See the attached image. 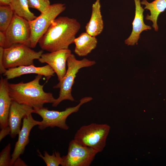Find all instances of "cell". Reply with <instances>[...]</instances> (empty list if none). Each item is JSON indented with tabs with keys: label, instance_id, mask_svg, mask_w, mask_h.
<instances>
[{
	"label": "cell",
	"instance_id": "d6986e66",
	"mask_svg": "<svg viewBox=\"0 0 166 166\" xmlns=\"http://www.w3.org/2000/svg\"><path fill=\"white\" fill-rule=\"evenodd\" d=\"M10 6L14 14L29 21L37 17L30 10L28 0H10Z\"/></svg>",
	"mask_w": 166,
	"mask_h": 166
},
{
	"label": "cell",
	"instance_id": "3957f363",
	"mask_svg": "<svg viewBox=\"0 0 166 166\" xmlns=\"http://www.w3.org/2000/svg\"><path fill=\"white\" fill-rule=\"evenodd\" d=\"M96 63L95 61L85 58L81 60H78L73 54H71L67 60V69L65 75L61 82H58L53 87L54 89L59 88L60 92L58 97L56 99L52 104L53 107L57 106L65 100L75 101L71 92L76 74L80 69L92 66Z\"/></svg>",
	"mask_w": 166,
	"mask_h": 166
},
{
	"label": "cell",
	"instance_id": "5b68a950",
	"mask_svg": "<svg viewBox=\"0 0 166 166\" xmlns=\"http://www.w3.org/2000/svg\"><path fill=\"white\" fill-rule=\"evenodd\" d=\"M93 100L90 97H85L79 101V103L76 106L68 107L63 111L49 110L47 108H42L33 109V113L39 115L42 118L38 128L40 130H43L50 127L53 128L55 127L67 130L69 126L66 123L67 117L71 114L76 113L79 110L81 106L83 104L89 102Z\"/></svg>",
	"mask_w": 166,
	"mask_h": 166
},
{
	"label": "cell",
	"instance_id": "8fae6325",
	"mask_svg": "<svg viewBox=\"0 0 166 166\" xmlns=\"http://www.w3.org/2000/svg\"><path fill=\"white\" fill-rule=\"evenodd\" d=\"M40 123V121L35 120L33 118L31 113L23 118L22 128L18 134V140L11 156L10 166H13L20 155L23 154L25 147L29 142L30 132L33 127L38 125Z\"/></svg>",
	"mask_w": 166,
	"mask_h": 166
},
{
	"label": "cell",
	"instance_id": "8992f818",
	"mask_svg": "<svg viewBox=\"0 0 166 166\" xmlns=\"http://www.w3.org/2000/svg\"><path fill=\"white\" fill-rule=\"evenodd\" d=\"M43 53L42 49L36 51L25 44H17L4 48L3 65L6 69L34 64Z\"/></svg>",
	"mask_w": 166,
	"mask_h": 166
},
{
	"label": "cell",
	"instance_id": "52a82bcc",
	"mask_svg": "<svg viewBox=\"0 0 166 166\" xmlns=\"http://www.w3.org/2000/svg\"><path fill=\"white\" fill-rule=\"evenodd\" d=\"M65 4L61 3L50 5L40 15L29 21L31 29V48L35 47L57 17L65 9Z\"/></svg>",
	"mask_w": 166,
	"mask_h": 166
},
{
	"label": "cell",
	"instance_id": "4316f807",
	"mask_svg": "<svg viewBox=\"0 0 166 166\" xmlns=\"http://www.w3.org/2000/svg\"><path fill=\"white\" fill-rule=\"evenodd\" d=\"M14 166H27L26 164L20 158H18L15 161L14 164Z\"/></svg>",
	"mask_w": 166,
	"mask_h": 166
},
{
	"label": "cell",
	"instance_id": "ac0fdd59",
	"mask_svg": "<svg viewBox=\"0 0 166 166\" xmlns=\"http://www.w3.org/2000/svg\"><path fill=\"white\" fill-rule=\"evenodd\" d=\"M141 4L145 6L144 9L149 10L150 15L147 14L145 19L151 21L153 23L152 26L155 31L158 30L157 21L159 15L166 9V0H155L151 2L147 0H143Z\"/></svg>",
	"mask_w": 166,
	"mask_h": 166
},
{
	"label": "cell",
	"instance_id": "5bb4252c",
	"mask_svg": "<svg viewBox=\"0 0 166 166\" xmlns=\"http://www.w3.org/2000/svg\"><path fill=\"white\" fill-rule=\"evenodd\" d=\"M135 5V16L132 23V30L129 37L125 41L128 45L137 44L140 34L144 31L151 29V27L145 24L144 21V9L141 6L140 0H134Z\"/></svg>",
	"mask_w": 166,
	"mask_h": 166
},
{
	"label": "cell",
	"instance_id": "6da1fadb",
	"mask_svg": "<svg viewBox=\"0 0 166 166\" xmlns=\"http://www.w3.org/2000/svg\"><path fill=\"white\" fill-rule=\"evenodd\" d=\"M81 26L80 23L74 18L67 16L56 18L39 40L40 47L50 52L69 49L74 43Z\"/></svg>",
	"mask_w": 166,
	"mask_h": 166
},
{
	"label": "cell",
	"instance_id": "2e32d148",
	"mask_svg": "<svg viewBox=\"0 0 166 166\" xmlns=\"http://www.w3.org/2000/svg\"><path fill=\"white\" fill-rule=\"evenodd\" d=\"M100 1L96 0L93 4L91 17L85 27L86 32L95 37L101 33L104 28Z\"/></svg>",
	"mask_w": 166,
	"mask_h": 166
},
{
	"label": "cell",
	"instance_id": "9a60e30c",
	"mask_svg": "<svg viewBox=\"0 0 166 166\" xmlns=\"http://www.w3.org/2000/svg\"><path fill=\"white\" fill-rule=\"evenodd\" d=\"M8 80L0 77V127L8 125V120L12 100L10 96Z\"/></svg>",
	"mask_w": 166,
	"mask_h": 166
},
{
	"label": "cell",
	"instance_id": "cb8c5ba5",
	"mask_svg": "<svg viewBox=\"0 0 166 166\" xmlns=\"http://www.w3.org/2000/svg\"><path fill=\"white\" fill-rule=\"evenodd\" d=\"M4 48L0 46V73L3 74L7 69L4 67L3 65V51Z\"/></svg>",
	"mask_w": 166,
	"mask_h": 166
},
{
	"label": "cell",
	"instance_id": "44dd1931",
	"mask_svg": "<svg viewBox=\"0 0 166 166\" xmlns=\"http://www.w3.org/2000/svg\"><path fill=\"white\" fill-rule=\"evenodd\" d=\"M38 156L42 158L47 166H58L61 165L62 162V156L58 152L53 151L52 155H50L46 151H44L43 156L39 150H37Z\"/></svg>",
	"mask_w": 166,
	"mask_h": 166
},
{
	"label": "cell",
	"instance_id": "484cf974",
	"mask_svg": "<svg viewBox=\"0 0 166 166\" xmlns=\"http://www.w3.org/2000/svg\"><path fill=\"white\" fill-rule=\"evenodd\" d=\"M6 44V39L5 33L0 31V46L5 48Z\"/></svg>",
	"mask_w": 166,
	"mask_h": 166
},
{
	"label": "cell",
	"instance_id": "7c38bea8",
	"mask_svg": "<svg viewBox=\"0 0 166 166\" xmlns=\"http://www.w3.org/2000/svg\"><path fill=\"white\" fill-rule=\"evenodd\" d=\"M33 108L12 101L8 117V124L11 129L10 136L14 138L18 134L22 125V119L33 113Z\"/></svg>",
	"mask_w": 166,
	"mask_h": 166
},
{
	"label": "cell",
	"instance_id": "7402d4cb",
	"mask_svg": "<svg viewBox=\"0 0 166 166\" xmlns=\"http://www.w3.org/2000/svg\"><path fill=\"white\" fill-rule=\"evenodd\" d=\"M29 8L37 9L41 13L43 12L50 5L49 0H28Z\"/></svg>",
	"mask_w": 166,
	"mask_h": 166
},
{
	"label": "cell",
	"instance_id": "ba28073f",
	"mask_svg": "<svg viewBox=\"0 0 166 166\" xmlns=\"http://www.w3.org/2000/svg\"><path fill=\"white\" fill-rule=\"evenodd\" d=\"M98 152L81 145L73 139L69 142L67 155L62 156V166H89Z\"/></svg>",
	"mask_w": 166,
	"mask_h": 166
},
{
	"label": "cell",
	"instance_id": "277c9868",
	"mask_svg": "<svg viewBox=\"0 0 166 166\" xmlns=\"http://www.w3.org/2000/svg\"><path fill=\"white\" fill-rule=\"evenodd\" d=\"M110 129V126L106 124L92 123L84 125L77 131L73 140L81 145L91 148L100 152L106 145Z\"/></svg>",
	"mask_w": 166,
	"mask_h": 166
},
{
	"label": "cell",
	"instance_id": "83f0119b",
	"mask_svg": "<svg viewBox=\"0 0 166 166\" xmlns=\"http://www.w3.org/2000/svg\"><path fill=\"white\" fill-rule=\"evenodd\" d=\"M10 0H0V5L10 6Z\"/></svg>",
	"mask_w": 166,
	"mask_h": 166
},
{
	"label": "cell",
	"instance_id": "603a6c76",
	"mask_svg": "<svg viewBox=\"0 0 166 166\" xmlns=\"http://www.w3.org/2000/svg\"><path fill=\"white\" fill-rule=\"evenodd\" d=\"M11 144L9 143L1 151L0 153V166H9L11 159L10 155Z\"/></svg>",
	"mask_w": 166,
	"mask_h": 166
},
{
	"label": "cell",
	"instance_id": "e0dca14e",
	"mask_svg": "<svg viewBox=\"0 0 166 166\" xmlns=\"http://www.w3.org/2000/svg\"><path fill=\"white\" fill-rule=\"evenodd\" d=\"M74 43L75 45V53L79 56L83 57L87 55L96 48L97 40L95 36L86 32L82 33L75 38Z\"/></svg>",
	"mask_w": 166,
	"mask_h": 166
},
{
	"label": "cell",
	"instance_id": "9c48e42d",
	"mask_svg": "<svg viewBox=\"0 0 166 166\" xmlns=\"http://www.w3.org/2000/svg\"><path fill=\"white\" fill-rule=\"evenodd\" d=\"M4 33L6 39L5 48L17 44L30 47L31 29L29 22L26 19L14 14Z\"/></svg>",
	"mask_w": 166,
	"mask_h": 166
},
{
	"label": "cell",
	"instance_id": "4fadbf2b",
	"mask_svg": "<svg viewBox=\"0 0 166 166\" xmlns=\"http://www.w3.org/2000/svg\"><path fill=\"white\" fill-rule=\"evenodd\" d=\"M55 72L48 65L41 67H36L34 64L23 66L7 69L3 75L8 80L18 77L23 75L35 74L46 77L47 81L54 75Z\"/></svg>",
	"mask_w": 166,
	"mask_h": 166
},
{
	"label": "cell",
	"instance_id": "d4e9b609",
	"mask_svg": "<svg viewBox=\"0 0 166 166\" xmlns=\"http://www.w3.org/2000/svg\"><path fill=\"white\" fill-rule=\"evenodd\" d=\"M0 132V141L7 135L10 134L11 129L9 125L5 127L1 128Z\"/></svg>",
	"mask_w": 166,
	"mask_h": 166
},
{
	"label": "cell",
	"instance_id": "ffe728a7",
	"mask_svg": "<svg viewBox=\"0 0 166 166\" xmlns=\"http://www.w3.org/2000/svg\"><path fill=\"white\" fill-rule=\"evenodd\" d=\"M14 14L10 6H0V31L5 32L12 21Z\"/></svg>",
	"mask_w": 166,
	"mask_h": 166
},
{
	"label": "cell",
	"instance_id": "7a4b0ae2",
	"mask_svg": "<svg viewBox=\"0 0 166 166\" xmlns=\"http://www.w3.org/2000/svg\"><path fill=\"white\" fill-rule=\"evenodd\" d=\"M42 76L37 75L34 79L27 82L9 83V93L12 101L33 109L42 107L45 104H52L56 99L52 93L44 90V85L40 84Z\"/></svg>",
	"mask_w": 166,
	"mask_h": 166
},
{
	"label": "cell",
	"instance_id": "30bf717a",
	"mask_svg": "<svg viewBox=\"0 0 166 166\" xmlns=\"http://www.w3.org/2000/svg\"><path fill=\"white\" fill-rule=\"evenodd\" d=\"M69 49H63L49 53H42L38 59L41 63L49 65L56 74L59 82H61L65 75L67 60L71 54Z\"/></svg>",
	"mask_w": 166,
	"mask_h": 166
}]
</instances>
